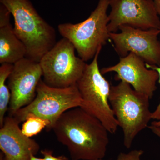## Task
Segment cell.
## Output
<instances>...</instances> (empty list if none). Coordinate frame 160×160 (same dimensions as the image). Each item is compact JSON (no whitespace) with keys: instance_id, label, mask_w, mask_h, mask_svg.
Returning <instances> with one entry per match:
<instances>
[{"instance_id":"obj_3","label":"cell","mask_w":160,"mask_h":160,"mask_svg":"<svg viewBox=\"0 0 160 160\" xmlns=\"http://www.w3.org/2000/svg\"><path fill=\"white\" fill-rule=\"evenodd\" d=\"M150 99L126 82L121 81L118 85H111L109 102L118 126L122 130L123 143L127 149L131 148L136 137L148 127L152 119Z\"/></svg>"},{"instance_id":"obj_23","label":"cell","mask_w":160,"mask_h":160,"mask_svg":"<svg viewBox=\"0 0 160 160\" xmlns=\"http://www.w3.org/2000/svg\"><path fill=\"white\" fill-rule=\"evenodd\" d=\"M0 160H5V159L4 158V156H3V154L2 152H1L0 153Z\"/></svg>"},{"instance_id":"obj_22","label":"cell","mask_w":160,"mask_h":160,"mask_svg":"<svg viewBox=\"0 0 160 160\" xmlns=\"http://www.w3.org/2000/svg\"><path fill=\"white\" fill-rule=\"evenodd\" d=\"M44 160L43 158H38L36 157L35 155H31L30 157V160Z\"/></svg>"},{"instance_id":"obj_17","label":"cell","mask_w":160,"mask_h":160,"mask_svg":"<svg viewBox=\"0 0 160 160\" xmlns=\"http://www.w3.org/2000/svg\"><path fill=\"white\" fill-rule=\"evenodd\" d=\"M146 66L147 68L153 69V70H156L157 72L159 75L158 82L160 85V66L149 65L148 64H146ZM152 119L156 120V121H159L160 120V101L156 109L154 110V112H152Z\"/></svg>"},{"instance_id":"obj_18","label":"cell","mask_w":160,"mask_h":160,"mask_svg":"<svg viewBox=\"0 0 160 160\" xmlns=\"http://www.w3.org/2000/svg\"><path fill=\"white\" fill-rule=\"evenodd\" d=\"M41 152L43 155L44 160H69L65 156H54L53 155L52 151L49 149H43L41 150Z\"/></svg>"},{"instance_id":"obj_21","label":"cell","mask_w":160,"mask_h":160,"mask_svg":"<svg viewBox=\"0 0 160 160\" xmlns=\"http://www.w3.org/2000/svg\"><path fill=\"white\" fill-rule=\"evenodd\" d=\"M151 125H153V126H157V127H159V128H160V120L159 121H154V122H152L151 123Z\"/></svg>"},{"instance_id":"obj_19","label":"cell","mask_w":160,"mask_h":160,"mask_svg":"<svg viewBox=\"0 0 160 160\" xmlns=\"http://www.w3.org/2000/svg\"><path fill=\"white\" fill-rule=\"evenodd\" d=\"M148 128H149L151 131L153 132L157 136L160 138V128L157 126L151 125L150 126H148Z\"/></svg>"},{"instance_id":"obj_5","label":"cell","mask_w":160,"mask_h":160,"mask_svg":"<svg viewBox=\"0 0 160 160\" xmlns=\"http://www.w3.org/2000/svg\"><path fill=\"white\" fill-rule=\"evenodd\" d=\"M102 49L90 64H86L76 85L82 98L80 107L99 120L109 133L114 134L119 126L109 102L111 85L103 76L98 63Z\"/></svg>"},{"instance_id":"obj_10","label":"cell","mask_w":160,"mask_h":160,"mask_svg":"<svg viewBox=\"0 0 160 160\" xmlns=\"http://www.w3.org/2000/svg\"><path fill=\"white\" fill-rule=\"evenodd\" d=\"M43 72L39 62L25 58L13 64L8 78L11 92L9 116L29 105L36 96L37 89Z\"/></svg>"},{"instance_id":"obj_1","label":"cell","mask_w":160,"mask_h":160,"mask_svg":"<svg viewBox=\"0 0 160 160\" xmlns=\"http://www.w3.org/2000/svg\"><path fill=\"white\" fill-rule=\"evenodd\" d=\"M52 130L58 141L67 147L72 160L100 159L106 156L109 131L80 107L64 112Z\"/></svg>"},{"instance_id":"obj_16","label":"cell","mask_w":160,"mask_h":160,"mask_svg":"<svg viewBox=\"0 0 160 160\" xmlns=\"http://www.w3.org/2000/svg\"><path fill=\"white\" fill-rule=\"evenodd\" d=\"M144 153L142 149H134L128 153L120 152L116 160H141V157Z\"/></svg>"},{"instance_id":"obj_13","label":"cell","mask_w":160,"mask_h":160,"mask_svg":"<svg viewBox=\"0 0 160 160\" xmlns=\"http://www.w3.org/2000/svg\"><path fill=\"white\" fill-rule=\"evenodd\" d=\"M10 12L0 5V63L14 64L26 57L27 50L24 43L15 33L10 23Z\"/></svg>"},{"instance_id":"obj_15","label":"cell","mask_w":160,"mask_h":160,"mask_svg":"<svg viewBox=\"0 0 160 160\" xmlns=\"http://www.w3.org/2000/svg\"><path fill=\"white\" fill-rule=\"evenodd\" d=\"M50 128V122L48 120L30 115L23 122L21 129L23 134L31 138L39 133L45 128L49 131Z\"/></svg>"},{"instance_id":"obj_2","label":"cell","mask_w":160,"mask_h":160,"mask_svg":"<svg viewBox=\"0 0 160 160\" xmlns=\"http://www.w3.org/2000/svg\"><path fill=\"white\" fill-rule=\"evenodd\" d=\"M0 2L13 16L14 32L26 46V58L39 62L57 43L54 28L39 14L30 0H0Z\"/></svg>"},{"instance_id":"obj_8","label":"cell","mask_w":160,"mask_h":160,"mask_svg":"<svg viewBox=\"0 0 160 160\" xmlns=\"http://www.w3.org/2000/svg\"><path fill=\"white\" fill-rule=\"evenodd\" d=\"M119 30V32H109V39L121 57L132 52L146 64L160 66V29L144 30L124 25Z\"/></svg>"},{"instance_id":"obj_9","label":"cell","mask_w":160,"mask_h":160,"mask_svg":"<svg viewBox=\"0 0 160 160\" xmlns=\"http://www.w3.org/2000/svg\"><path fill=\"white\" fill-rule=\"evenodd\" d=\"M109 32H118L124 25L144 30L160 29L154 0H109Z\"/></svg>"},{"instance_id":"obj_12","label":"cell","mask_w":160,"mask_h":160,"mask_svg":"<svg viewBox=\"0 0 160 160\" xmlns=\"http://www.w3.org/2000/svg\"><path fill=\"white\" fill-rule=\"evenodd\" d=\"M19 124L9 115L1 127L0 149L5 160H29L39 151L38 143L23 134Z\"/></svg>"},{"instance_id":"obj_11","label":"cell","mask_w":160,"mask_h":160,"mask_svg":"<svg viewBox=\"0 0 160 160\" xmlns=\"http://www.w3.org/2000/svg\"><path fill=\"white\" fill-rule=\"evenodd\" d=\"M101 71L103 75L115 72V80L128 83L136 91L146 95L150 99L157 89L156 83L159 79L157 72L147 68L146 62L132 52L120 57L117 64L104 67Z\"/></svg>"},{"instance_id":"obj_20","label":"cell","mask_w":160,"mask_h":160,"mask_svg":"<svg viewBox=\"0 0 160 160\" xmlns=\"http://www.w3.org/2000/svg\"><path fill=\"white\" fill-rule=\"evenodd\" d=\"M156 8L160 17V0H154Z\"/></svg>"},{"instance_id":"obj_14","label":"cell","mask_w":160,"mask_h":160,"mask_svg":"<svg viewBox=\"0 0 160 160\" xmlns=\"http://www.w3.org/2000/svg\"><path fill=\"white\" fill-rule=\"evenodd\" d=\"M13 64L3 63L0 66V127L3 126L6 112L9 110L11 92L6 81L13 69Z\"/></svg>"},{"instance_id":"obj_24","label":"cell","mask_w":160,"mask_h":160,"mask_svg":"<svg viewBox=\"0 0 160 160\" xmlns=\"http://www.w3.org/2000/svg\"><path fill=\"white\" fill-rule=\"evenodd\" d=\"M103 160V159H97V160Z\"/></svg>"},{"instance_id":"obj_6","label":"cell","mask_w":160,"mask_h":160,"mask_svg":"<svg viewBox=\"0 0 160 160\" xmlns=\"http://www.w3.org/2000/svg\"><path fill=\"white\" fill-rule=\"evenodd\" d=\"M82 100L77 85L66 88L50 87L41 79L37 89L36 96L30 104L19 109L13 117L19 124L29 116L49 121L50 130L65 112L80 107Z\"/></svg>"},{"instance_id":"obj_4","label":"cell","mask_w":160,"mask_h":160,"mask_svg":"<svg viewBox=\"0 0 160 160\" xmlns=\"http://www.w3.org/2000/svg\"><path fill=\"white\" fill-rule=\"evenodd\" d=\"M109 6V0H99L95 9L85 21L58 26L60 34L71 42L79 57L84 62L93 58L99 49L109 39L107 14Z\"/></svg>"},{"instance_id":"obj_7","label":"cell","mask_w":160,"mask_h":160,"mask_svg":"<svg viewBox=\"0 0 160 160\" xmlns=\"http://www.w3.org/2000/svg\"><path fill=\"white\" fill-rule=\"evenodd\" d=\"M75 50L71 42L63 38L43 56L39 63L46 85L57 88L76 85L87 64L76 56Z\"/></svg>"}]
</instances>
